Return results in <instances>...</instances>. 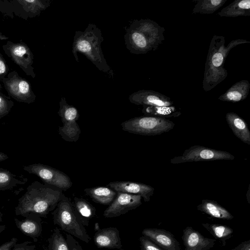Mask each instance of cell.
I'll use <instances>...</instances> for the list:
<instances>
[{"mask_svg":"<svg viewBox=\"0 0 250 250\" xmlns=\"http://www.w3.org/2000/svg\"><path fill=\"white\" fill-rule=\"evenodd\" d=\"M62 194V191L55 187L34 181L19 199L15 214L24 218L29 215L46 217L55 209Z\"/></svg>","mask_w":250,"mask_h":250,"instance_id":"obj_1","label":"cell"},{"mask_svg":"<svg viewBox=\"0 0 250 250\" xmlns=\"http://www.w3.org/2000/svg\"><path fill=\"white\" fill-rule=\"evenodd\" d=\"M165 31L164 27L151 20H136L126 31V47L137 55L155 51L165 40Z\"/></svg>","mask_w":250,"mask_h":250,"instance_id":"obj_2","label":"cell"},{"mask_svg":"<svg viewBox=\"0 0 250 250\" xmlns=\"http://www.w3.org/2000/svg\"><path fill=\"white\" fill-rule=\"evenodd\" d=\"M225 43L224 37L218 35H214L210 42L203 81L205 91L211 90L227 77V70L224 67V64L230 50L238 45L250 42L239 39L232 40L227 46Z\"/></svg>","mask_w":250,"mask_h":250,"instance_id":"obj_3","label":"cell"},{"mask_svg":"<svg viewBox=\"0 0 250 250\" xmlns=\"http://www.w3.org/2000/svg\"><path fill=\"white\" fill-rule=\"evenodd\" d=\"M104 41L101 30L92 23H89L83 31L75 32L72 44V53L79 62L77 52L83 54L100 71L113 77L112 69L104 57L101 49Z\"/></svg>","mask_w":250,"mask_h":250,"instance_id":"obj_4","label":"cell"},{"mask_svg":"<svg viewBox=\"0 0 250 250\" xmlns=\"http://www.w3.org/2000/svg\"><path fill=\"white\" fill-rule=\"evenodd\" d=\"M51 214L54 224L58 226L62 230L86 243L90 242L91 237L77 217L72 203L63 193Z\"/></svg>","mask_w":250,"mask_h":250,"instance_id":"obj_5","label":"cell"},{"mask_svg":"<svg viewBox=\"0 0 250 250\" xmlns=\"http://www.w3.org/2000/svg\"><path fill=\"white\" fill-rule=\"evenodd\" d=\"M175 124L166 118L155 116H141L127 120L121 124L122 129L130 133L154 136L168 132Z\"/></svg>","mask_w":250,"mask_h":250,"instance_id":"obj_6","label":"cell"},{"mask_svg":"<svg viewBox=\"0 0 250 250\" xmlns=\"http://www.w3.org/2000/svg\"><path fill=\"white\" fill-rule=\"evenodd\" d=\"M59 105L58 113L63 125L59 126V134L66 142H76L81 133L80 127L77 123L80 116L79 112L75 107L68 104L64 97L61 98Z\"/></svg>","mask_w":250,"mask_h":250,"instance_id":"obj_7","label":"cell"},{"mask_svg":"<svg viewBox=\"0 0 250 250\" xmlns=\"http://www.w3.org/2000/svg\"><path fill=\"white\" fill-rule=\"evenodd\" d=\"M1 81L9 96L17 102L30 104L35 101L36 96L30 83L16 70L8 73Z\"/></svg>","mask_w":250,"mask_h":250,"instance_id":"obj_8","label":"cell"},{"mask_svg":"<svg viewBox=\"0 0 250 250\" xmlns=\"http://www.w3.org/2000/svg\"><path fill=\"white\" fill-rule=\"evenodd\" d=\"M234 159V156L228 152L196 145L185 150L181 155L171 159L170 163L177 164L192 162L231 160Z\"/></svg>","mask_w":250,"mask_h":250,"instance_id":"obj_9","label":"cell"},{"mask_svg":"<svg viewBox=\"0 0 250 250\" xmlns=\"http://www.w3.org/2000/svg\"><path fill=\"white\" fill-rule=\"evenodd\" d=\"M30 174L36 175L45 184L66 191L72 186L70 178L63 172L42 164H33L23 167Z\"/></svg>","mask_w":250,"mask_h":250,"instance_id":"obj_10","label":"cell"},{"mask_svg":"<svg viewBox=\"0 0 250 250\" xmlns=\"http://www.w3.org/2000/svg\"><path fill=\"white\" fill-rule=\"evenodd\" d=\"M5 54L16 64L25 74L35 78L36 74L33 66L34 56L27 44L22 42L7 41L2 45Z\"/></svg>","mask_w":250,"mask_h":250,"instance_id":"obj_11","label":"cell"},{"mask_svg":"<svg viewBox=\"0 0 250 250\" xmlns=\"http://www.w3.org/2000/svg\"><path fill=\"white\" fill-rule=\"evenodd\" d=\"M142 198L140 195L118 192L103 215L106 218H113L125 214L139 207L142 204Z\"/></svg>","mask_w":250,"mask_h":250,"instance_id":"obj_12","label":"cell"},{"mask_svg":"<svg viewBox=\"0 0 250 250\" xmlns=\"http://www.w3.org/2000/svg\"><path fill=\"white\" fill-rule=\"evenodd\" d=\"M129 102L136 105L152 106H171L174 103L168 97L152 90H140L131 94Z\"/></svg>","mask_w":250,"mask_h":250,"instance_id":"obj_13","label":"cell"},{"mask_svg":"<svg viewBox=\"0 0 250 250\" xmlns=\"http://www.w3.org/2000/svg\"><path fill=\"white\" fill-rule=\"evenodd\" d=\"M183 232L182 239L185 250H209L215 244L216 239L204 237L192 227H186Z\"/></svg>","mask_w":250,"mask_h":250,"instance_id":"obj_14","label":"cell"},{"mask_svg":"<svg viewBox=\"0 0 250 250\" xmlns=\"http://www.w3.org/2000/svg\"><path fill=\"white\" fill-rule=\"evenodd\" d=\"M142 234L164 250H181L180 244L173 234L164 229L146 228Z\"/></svg>","mask_w":250,"mask_h":250,"instance_id":"obj_15","label":"cell"},{"mask_svg":"<svg viewBox=\"0 0 250 250\" xmlns=\"http://www.w3.org/2000/svg\"><path fill=\"white\" fill-rule=\"evenodd\" d=\"M107 186L116 192L140 195L145 202L150 201L154 191V188L149 185L130 181L111 182Z\"/></svg>","mask_w":250,"mask_h":250,"instance_id":"obj_16","label":"cell"},{"mask_svg":"<svg viewBox=\"0 0 250 250\" xmlns=\"http://www.w3.org/2000/svg\"><path fill=\"white\" fill-rule=\"evenodd\" d=\"M93 239L98 248L120 249L122 247L119 231L115 227L99 229L95 233Z\"/></svg>","mask_w":250,"mask_h":250,"instance_id":"obj_17","label":"cell"},{"mask_svg":"<svg viewBox=\"0 0 250 250\" xmlns=\"http://www.w3.org/2000/svg\"><path fill=\"white\" fill-rule=\"evenodd\" d=\"M14 220L16 227L23 234L31 237L34 242H37L42 231L40 217L29 215L23 220H19L17 218H14Z\"/></svg>","mask_w":250,"mask_h":250,"instance_id":"obj_18","label":"cell"},{"mask_svg":"<svg viewBox=\"0 0 250 250\" xmlns=\"http://www.w3.org/2000/svg\"><path fill=\"white\" fill-rule=\"evenodd\" d=\"M226 119L234 134L244 143L250 145V131L246 122L232 112L226 114Z\"/></svg>","mask_w":250,"mask_h":250,"instance_id":"obj_19","label":"cell"},{"mask_svg":"<svg viewBox=\"0 0 250 250\" xmlns=\"http://www.w3.org/2000/svg\"><path fill=\"white\" fill-rule=\"evenodd\" d=\"M21 8L20 17L25 19L39 16L40 13L50 6L49 0H17L14 1Z\"/></svg>","mask_w":250,"mask_h":250,"instance_id":"obj_20","label":"cell"},{"mask_svg":"<svg viewBox=\"0 0 250 250\" xmlns=\"http://www.w3.org/2000/svg\"><path fill=\"white\" fill-rule=\"evenodd\" d=\"M250 89V83L246 80L236 82L227 91L220 96L218 100L223 102H239L247 98Z\"/></svg>","mask_w":250,"mask_h":250,"instance_id":"obj_21","label":"cell"},{"mask_svg":"<svg viewBox=\"0 0 250 250\" xmlns=\"http://www.w3.org/2000/svg\"><path fill=\"white\" fill-rule=\"evenodd\" d=\"M197 209L213 218L228 220L233 218V216L227 209L214 200H202L201 203L197 206Z\"/></svg>","mask_w":250,"mask_h":250,"instance_id":"obj_22","label":"cell"},{"mask_svg":"<svg viewBox=\"0 0 250 250\" xmlns=\"http://www.w3.org/2000/svg\"><path fill=\"white\" fill-rule=\"evenodd\" d=\"M72 204L78 219L84 227L88 226L90 220L96 215V208L83 198L74 197Z\"/></svg>","mask_w":250,"mask_h":250,"instance_id":"obj_23","label":"cell"},{"mask_svg":"<svg viewBox=\"0 0 250 250\" xmlns=\"http://www.w3.org/2000/svg\"><path fill=\"white\" fill-rule=\"evenodd\" d=\"M84 191L94 202L104 205H109L117 194L112 189L103 187L85 188Z\"/></svg>","mask_w":250,"mask_h":250,"instance_id":"obj_24","label":"cell"},{"mask_svg":"<svg viewBox=\"0 0 250 250\" xmlns=\"http://www.w3.org/2000/svg\"><path fill=\"white\" fill-rule=\"evenodd\" d=\"M218 15L221 17L249 16H250V0H235L223 8Z\"/></svg>","mask_w":250,"mask_h":250,"instance_id":"obj_25","label":"cell"},{"mask_svg":"<svg viewBox=\"0 0 250 250\" xmlns=\"http://www.w3.org/2000/svg\"><path fill=\"white\" fill-rule=\"evenodd\" d=\"M27 177L22 175H17L7 169L0 168V190L12 191L19 186L24 185Z\"/></svg>","mask_w":250,"mask_h":250,"instance_id":"obj_26","label":"cell"},{"mask_svg":"<svg viewBox=\"0 0 250 250\" xmlns=\"http://www.w3.org/2000/svg\"><path fill=\"white\" fill-rule=\"evenodd\" d=\"M202 225L215 238L220 241L222 246H225L227 241L232 236L233 230L228 226L208 223H202Z\"/></svg>","mask_w":250,"mask_h":250,"instance_id":"obj_27","label":"cell"},{"mask_svg":"<svg viewBox=\"0 0 250 250\" xmlns=\"http://www.w3.org/2000/svg\"><path fill=\"white\" fill-rule=\"evenodd\" d=\"M227 1V0H198L192 10V13L212 14Z\"/></svg>","mask_w":250,"mask_h":250,"instance_id":"obj_28","label":"cell"},{"mask_svg":"<svg viewBox=\"0 0 250 250\" xmlns=\"http://www.w3.org/2000/svg\"><path fill=\"white\" fill-rule=\"evenodd\" d=\"M145 106V108H144L145 112L152 115L151 116L165 118L177 117L181 114V113L177 111L174 105L171 106Z\"/></svg>","mask_w":250,"mask_h":250,"instance_id":"obj_29","label":"cell"},{"mask_svg":"<svg viewBox=\"0 0 250 250\" xmlns=\"http://www.w3.org/2000/svg\"><path fill=\"white\" fill-rule=\"evenodd\" d=\"M48 245L45 250H69L66 239L56 227L47 240Z\"/></svg>","mask_w":250,"mask_h":250,"instance_id":"obj_30","label":"cell"},{"mask_svg":"<svg viewBox=\"0 0 250 250\" xmlns=\"http://www.w3.org/2000/svg\"><path fill=\"white\" fill-rule=\"evenodd\" d=\"M14 106V102L0 91V119L7 116Z\"/></svg>","mask_w":250,"mask_h":250,"instance_id":"obj_31","label":"cell"},{"mask_svg":"<svg viewBox=\"0 0 250 250\" xmlns=\"http://www.w3.org/2000/svg\"><path fill=\"white\" fill-rule=\"evenodd\" d=\"M139 241L140 250H164L145 236H141Z\"/></svg>","mask_w":250,"mask_h":250,"instance_id":"obj_32","label":"cell"},{"mask_svg":"<svg viewBox=\"0 0 250 250\" xmlns=\"http://www.w3.org/2000/svg\"><path fill=\"white\" fill-rule=\"evenodd\" d=\"M65 239L69 250H84L79 243L72 235L67 233Z\"/></svg>","mask_w":250,"mask_h":250,"instance_id":"obj_33","label":"cell"},{"mask_svg":"<svg viewBox=\"0 0 250 250\" xmlns=\"http://www.w3.org/2000/svg\"><path fill=\"white\" fill-rule=\"evenodd\" d=\"M30 241L17 243L11 250H35L36 246L32 245Z\"/></svg>","mask_w":250,"mask_h":250,"instance_id":"obj_34","label":"cell"},{"mask_svg":"<svg viewBox=\"0 0 250 250\" xmlns=\"http://www.w3.org/2000/svg\"><path fill=\"white\" fill-rule=\"evenodd\" d=\"M9 71L8 66L3 58L2 55L0 53V80L1 81L8 74ZM0 88H1L0 87Z\"/></svg>","mask_w":250,"mask_h":250,"instance_id":"obj_35","label":"cell"},{"mask_svg":"<svg viewBox=\"0 0 250 250\" xmlns=\"http://www.w3.org/2000/svg\"><path fill=\"white\" fill-rule=\"evenodd\" d=\"M17 242L18 239L13 237L10 240L1 245L0 246V250H11L17 243Z\"/></svg>","mask_w":250,"mask_h":250,"instance_id":"obj_36","label":"cell"},{"mask_svg":"<svg viewBox=\"0 0 250 250\" xmlns=\"http://www.w3.org/2000/svg\"><path fill=\"white\" fill-rule=\"evenodd\" d=\"M230 250H250V240L241 242L237 246Z\"/></svg>","mask_w":250,"mask_h":250,"instance_id":"obj_37","label":"cell"},{"mask_svg":"<svg viewBox=\"0 0 250 250\" xmlns=\"http://www.w3.org/2000/svg\"><path fill=\"white\" fill-rule=\"evenodd\" d=\"M8 156L6 154L0 152V163L8 159Z\"/></svg>","mask_w":250,"mask_h":250,"instance_id":"obj_38","label":"cell"},{"mask_svg":"<svg viewBox=\"0 0 250 250\" xmlns=\"http://www.w3.org/2000/svg\"><path fill=\"white\" fill-rule=\"evenodd\" d=\"M8 39V37L0 32V40H5Z\"/></svg>","mask_w":250,"mask_h":250,"instance_id":"obj_39","label":"cell"},{"mask_svg":"<svg viewBox=\"0 0 250 250\" xmlns=\"http://www.w3.org/2000/svg\"><path fill=\"white\" fill-rule=\"evenodd\" d=\"M5 225H0V234L5 230Z\"/></svg>","mask_w":250,"mask_h":250,"instance_id":"obj_40","label":"cell"},{"mask_svg":"<svg viewBox=\"0 0 250 250\" xmlns=\"http://www.w3.org/2000/svg\"><path fill=\"white\" fill-rule=\"evenodd\" d=\"M3 216L2 213L0 211V221H2V217Z\"/></svg>","mask_w":250,"mask_h":250,"instance_id":"obj_41","label":"cell"},{"mask_svg":"<svg viewBox=\"0 0 250 250\" xmlns=\"http://www.w3.org/2000/svg\"><path fill=\"white\" fill-rule=\"evenodd\" d=\"M35 250H36V249Z\"/></svg>","mask_w":250,"mask_h":250,"instance_id":"obj_42","label":"cell"}]
</instances>
